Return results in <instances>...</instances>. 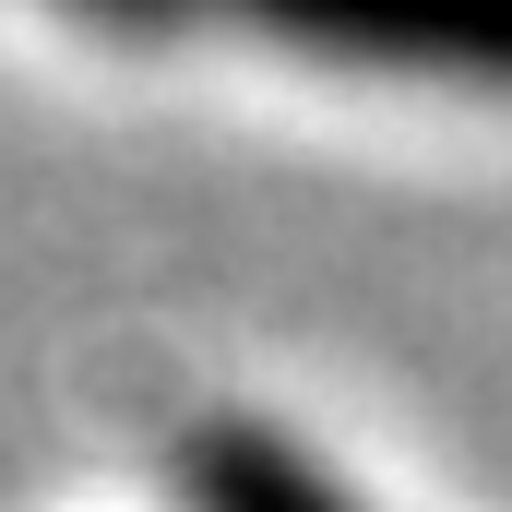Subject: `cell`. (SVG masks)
Returning <instances> with one entry per match:
<instances>
[{"mask_svg": "<svg viewBox=\"0 0 512 512\" xmlns=\"http://www.w3.org/2000/svg\"><path fill=\"white\" fill-rule=\"evenodd\" d=\"M262 48L358 84L501 96L512 108V0H227Z\"/></svg>", "mask_w": 512, "mask_h": 512, "instance_id": "1", "label": "cell"}, {"mask_svg": "<svg viewBox=\"0 0 512 512\" xmlns=\"http://www.w3.org/2000/svg\"><path fill=\"white\" fill-rule=\"evenodd\" d=\"M179 501L191 512H370L298 429H274V417H203L179 441Z\"/></svg>", "mask_w": 512, "mask_h": 512, "instance_id": "2", "label": "cell"}, {"mask_svg": "<svg viewBox=\"0 0 512 512\" xmlns=\"http://www.w3.org/2000/svg\"><path fill=\"white\" fill-rule=\"evenodd\" d=\"M72 24H96V36H167V24H191V12H215V0H60Z\"/></svg>", "mask_w": 512, "mask_h": 512, "instance_id": "3", "label": "cell"}]
</instances>
